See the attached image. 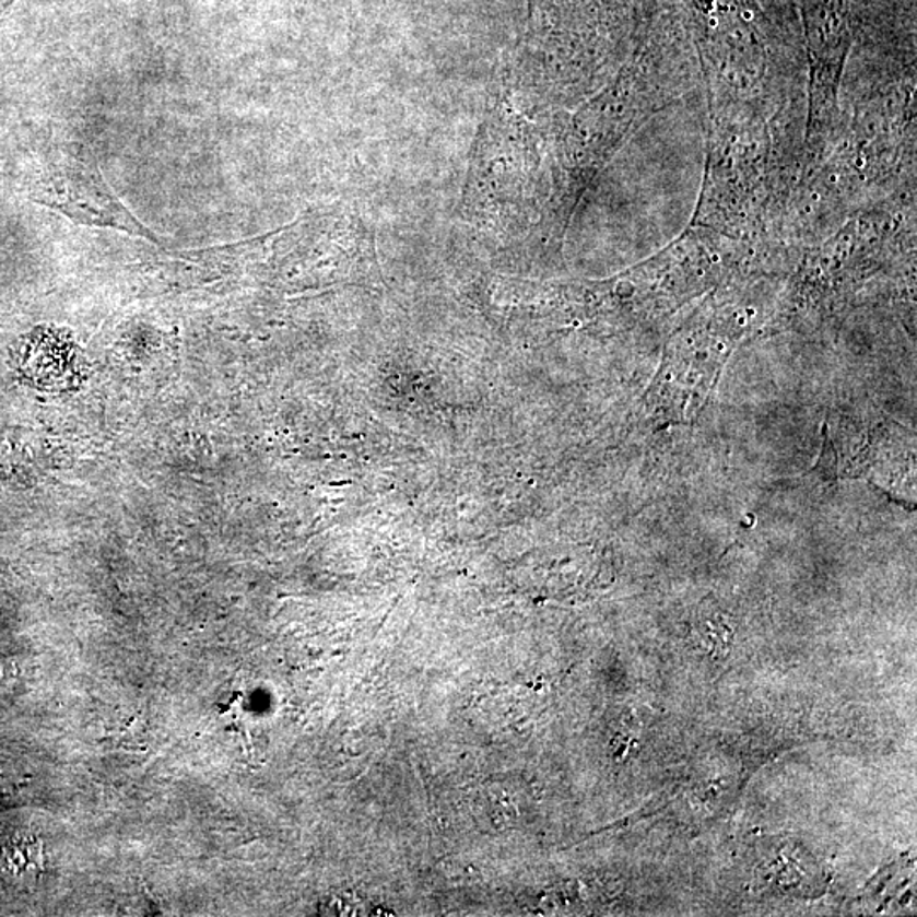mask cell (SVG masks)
I'll list each match as a JSON object with an SVG mask.
<instances>
[{
	"label": "cell",
	"mask_w": 917,
	"mask_h": 917,
	"mask_svg": "<svg viewBox=\"0 0 917 917\" xmlns=\"http://www.w3.org/2000/svg\"><path fill=\"white\" fill-rule=\"evenodd\" d=\"M35 201L60 211L79 225L116 228L162 244L161 236L146 228L110 192L91 150L73 145L61 152L38 184Z\"/></svg>",
	"instance_id": "6da1fadb"
}]
</instances>
